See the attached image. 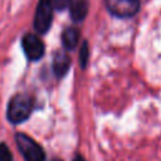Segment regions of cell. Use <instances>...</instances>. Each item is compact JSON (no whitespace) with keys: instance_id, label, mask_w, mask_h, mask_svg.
Segmentation results:
<instances>
[{"instance_id":"obj_1","label":"cell","mask_w":161,"mask_h":161,"mask_svg":"<svg viewBox=\"0 0 161 161\" xmlns=\"http://www.w3.org/2000/svg\"><path fill=\"white\" fill-rule=\"evenodd\" d=\"M33 108H34L33 99L24 93H19L14 96L8 104V111H6L8 119L14 125L21 123L29 118V116L33 112Z\"/></svg>"},{"instance_id":"obj_2","label":"cell","mask_w":161,"mask_h":161,"mask_svg":"<svg viewBox=\"0 0 161 161\" xmlns=\"http://www.w3.org/2000/svg\"><path fill=\"white\" fill-rule=\"evenodd\" d=\"M15 141L25 161H45V152L42 146L25 133H16Z\"/></svg>"},{"instance_id":"obj_3","label":"cell","mask_w":161,"mask_h":161,"mask_svg":"<svg viewBox=\"0 0 161 161\" xmlns=\"http://www.w3.org/2000/svg\"><path fill=\"white\" fill-rule=\"evenodd\" d=\"M54 9V0H39L34 16V29L38 34H45L49 30Z\"/></svg>"},{"instance_id":"obj_4","label":"cell","mask_w":161,"mask_h":161,"mask_svg":"<svg viewBox=\"0 0 161 161\" xmlns=\"http://www.w3.org/2000/svg\"><path fill=\"white\" fill-rule=\"evenodd\" d=\"M107 10L118 18L133 16L140 9V0H104Z\"/></svg>"},{"instance_id":"obj_5","label":"cell","mask_w":161,"mask_h":161,"mask_svg":"<svg viewBox=\"0 0 161 161\" xmlns=\"http://www.w3.org/2000/svg\"><path fill=\"white\" fill-rule=\"evenodd\" d=\"M21 45L29 60H38L44 54V44L35 34H25L23 36Z\"/></svg>"},{"instance_id":"obj_6","label":"cell","mask_w":161,"mask_h":161,"mask_svg":"<svg viewBox=\"0 0 161 161\" xmlns=\"http://www.w3.org/2000/svg\"><path fill=\"white\" fill-rule=\"evenodd\" d=\"M69 65H70V59L65 54V52H63V50L57 52L55 55H54V59H53V70H54V74L58 75V77H63L68 72Z\"/></svg>"},{"instance_id":"obj_7","label":"cell","mask_w":161,"mask_h":161,"mask_svg":"<svg viewBox=\"0 0 161 161\" xmlns=\"http://www.w3.org/2000/svg\"><path fill=\"white\" fill-rule=\"evenodd\" d=\"M70 16L74 21H82L88 11V3L87 0H72L70 5Z\"/></svg>"},{"instance_id":"obj_8","label":"cell","mask_w":161,"mask_h":161,"mask_svg":"<svg viewBox=\"0 0 161 161\" xmlns=\"http://www.w3.org/2000/svg\"><path fill=\"white\" fill-rule=\"evenodd\" d=\"M79 31L78 29L75 28H67L63 33H62V43H63V47L67 49V50H72L75 48L78 40H79Z\"/></svg>"},{"instance_id":"obj_9","label":"cell","mask_w":161,"mask_h":161,"mask_svg":"<svg viewBox=\"0 0 161 161\" xmlns=\"http://www.w3.org/2000/svg\"><path fill=\"white\" fill-rule=\"evenodd\" d=\"M0 161H13V153L6 143H0Z\"/></svg>"},{"instance_id":"obj_10","label":"cell","mask_w":161,"mask_h":161,"mask_svg":"<svg viewBox=\"0 0 161 161\" xmlns=\"http://www.w3.org/2000/svg\"><path fill=\"white\" fill-rule=\"evenodd\" d=\"M79 59H80V65L84 67L87 64V59H88V44L87 43H83V45H82Z\"/></svg>"},{"instance_id":"obj_11","label":"cell","mask_w":161,"mask_h":161,"mask_svg":"<svg viewBox=\"0 0 161 161\" xmlns=\"http://www.w3.org/2000/svg\"><path fill=\"white\" fill-rule=\"evenodd\" d=\"M72 0H54V6L57 10H63L70 5Z\"/></svg>"},{"instance_id":"obj_12","label":"cell","mask_w":161,"mask_h":161,"mask_svg":"<svg viewBox=\"0 0 161 161\" xmlns=\"http://www.w3.org/2000/svg\"><path fill=\"white\" fill-rule=\"evenodd\" d=\"M73 161H84V158H83V157H80V156H77Z\"/></svg>"},{"instance_id":"obj_13","label":"cell","mask_w":161,"mask_h":161,"mask_svg":"<svg viewBox=\"0 0 161 161\" xmlns=\"http://www.w3.org/2000/svg\"><path fill=\"white\" fill-rule=\"evenodd\" d=\"M52 161H60V160H52Z\"/></svg>"}]
</instances>
